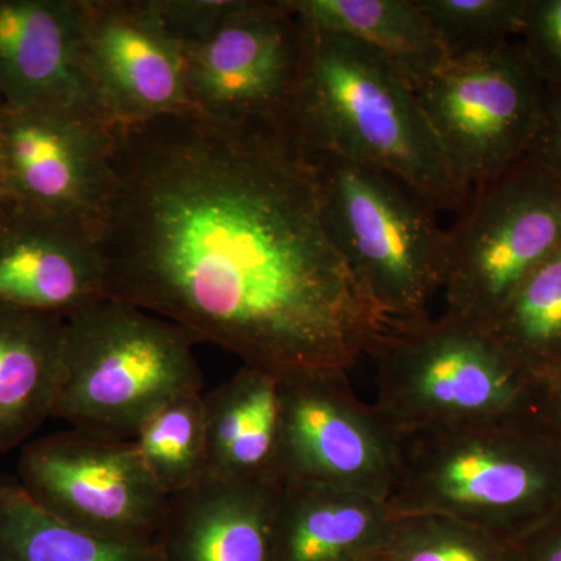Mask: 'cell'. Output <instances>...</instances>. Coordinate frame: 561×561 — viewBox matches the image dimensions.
<instances>
[{
  "instance_id": "6da1fadb",
  "label": "cell",
  "mask_w": 561,
  "mask_h": 561,
  "mask_svg": "<svg viewBox=\"0 0 561 561\" xmlns=\"http://www.w3.org/2000/svg\"><path fill=\"white\" fill-rule=\"evenodd\" d=\"M113 133L106 298L276 378L373 356L394 323L332 241L295 136L195 111Z\"/></svg>"
},
{
  "instance_id": "7a4b0ae2",
  "label": "cell",
  "mask_w": 561,
  "mask_h": 561,
  "mask_svg": "<svg viewBox=\"0 0 561 561\" xmlns=\"http://www.w3.org/2000/svg\"><path fill=\"white\" fill-rule=\"evenodd\" d=\"M393 432L394 516H446L516 542L561 508V434L538 413Z\"/></svg>"
},
{
  "instance_id": "3957f363",
  "label": "cell",
  "mask_w": 561,
  "mask_h": 561,
  "mask_svg": "<svg viewBox=\"0 0 561 561\" xmlns=\"http://www.w3.org/2000/svg\"><path fill=\"white\" fill-rule=\"evenodd\" d=\"M302 25L298 144L370 165L411 187L435 210L459 213L470 192L454 175L411 83L359 41Z\"/></svg>"
},
{
  "instance_id": "277c9868",
  "label": "cell",
  "mask_w": 561,
  "mask_h": 561,
  "mask_svg": "<svg viewBox=\"0 0 561 561\" xmlns=\"http://www.w3.org/2000/svg\"><path fill=\"white\" fill-rule=\"evenodd\" d=\"M183 47L192 111L297 138L305 25L287 0H154Z\"/></svg>"
},
{
  "instance_id": "5b68a950",
  "label": "cell",
  "mask_w": 561,
  "mask_h": 561,
  "mask_svg": "<svg viewBox=\"0 0 561 561\" xmlns=\"http://www.w3.org/2000/svg\"><path fill=\"white\" fill-rule=\"evenodd\" d=\"M60 389L51 419L133 440L158 409L202 391L194 345L180 324L105 298L66 317Z\"/></svg>"
},
{
  "instance_id": "8992f818",
  "label": "cell",
  "mask_w": 561,
  "mask_h": 561,
  "mask_svg": "<svg viewBox=\"0 0 561 561\" xmlns=\"http://www.w3.org/2000/svg\"><path fill=\"white\" fill-rule=\"evenodd\" d=\"M301 149L332 241L365 290L393 323L430 319L446 267L448 232L438 210L378 169L320 147Z\"/></svg>"
},
{
  "instance_id": "52a82bcc",
  "label": "cell",
  "mask_w": 561,
  "mask_h": 561,
  "mask_svg": "<svg viewBox=\"0 0 561 561\" xmlns=\"http://www.w3.org/2000/svg\"><path fill=\"white\" fill-rule=\"evenodd\" d=\"M371 359L378 368L373 405L394 431L540 411V383L482 324L446 313L394 323Z\"/></svg>"
},
{
  "instance_id": "ba28073f",
  "label": "cell",
  "mask_w": 561,
  "mask_h": 561,
  "mask_svg": "<svg viewBox=\"0 0 561 561\" xmlns=\"http://www.w3.org/2000/svg\"><path fill=\"white\" fill-rule=\"evenodd\" d=\"M446 232L445 313L489 327L519 284L561 249V183L524 157L471 187Z\"/></svg>"
},
{
  "instance_id": "9c48e42d",
  "label": "cell",
  "mask_w": 561,
  "mask_h": 561,
  "mask_svg": "<svg viewBox=\"0 0 561 561\" xmlns=\"http://www.w3.org/2000/svg\"><path fill=\"white\" fill-rule=\"evenodd\" d=\"M465 191L526 157L545 81L518 41L446 60L415 90Z\"/></svg>"
},
{
  "instance_id": "30bf717a",
  "label": "cell",
  "mask_w": 561,
  "mask_h": 561,
  "mask_svg": "<svg viewBox=\"0 0 561 561\" xmlns=\"http://www.w3.org/2000/svg\"><path fill=\"white\" fill-rule=\"evenodd\" d=\"M16 479L55 518L108 541L157 542L171 500L133 440L77 427L25 443Z\"/></svg>"
},
{
  "instance_id": "8fae6325",
  "label": "cell",
  "mask_w": 561,
  "mask_h": 561,
  "mask_svg": "<svg viewBox=\"0 0 561 561\" xmlns=\"http://www.w3.org/2000/svg\"><path fill=\"white\" fill-rule=\"evenodd\" d=\"M279 379L276 482H306L387 501L394 432L351 390L348 375L306 371Z\"/></svg>"
},
{
  "instance_id": "7c38bea8",
  "label": "cell",
  "mask_w": 561,
  "mask_h": 561,
  "mask_svg": "<svg viewBox=\"0 0 561 561\" xmlns=\"http://www.w3.org/2000/svg\"><path fill=\"white\" fill-rule=\"evenodd\" d=\"M113 127L98 111L3 105L5 197L99 234L114 187Z\"/></svg>"
},
{
  "instance_id": "4fadbf2b",
  "label": "cell",
  "mask_w": 561,
  "mask_h": 561,
  "mask_svg": "<svg viewBox=\"0 0 561 561\" xmlns=\"http://www.w3.org/2000/svg\"><path fill=\"white\" fill-rule=\"evenodd\" d=\"M81 61L113 125L192 111L183 47L154 0H79Z\"/></svg>"
},
{
  "instance_id": "5bb4252c",
  "label": "cell",
  "mask_w": 561,
  "mask_h": 561,
  "mask_svg": "<svg viewBox=\"0 0 561 561\" xmlns=\"http://www.w3.org/2000/svg\"><path fill=\"white\" fill-rule=\"evenodd\" d=\"M105 298L98 232L5 197L0 205V302L66 319Z\"/></svg>"
},
{
  "instance_id": "9a60e30c",
  "label": "cell",
  "mask_w": 561,
  "mask_h": 561,
  "mask_svg": "<svg viewBox=\"0 0 561 561\" xmlns=\"http://www.w3.org/2000/svg\"><path fill=\"white\" fill-rule=\"evenodd\" d=\"M0 99L102 114L81 61L79 0H0Z\"/></svg>"
},
{
  "instance_id": "2e32d148",
  "label": "cell",
  "mask_w": 561,
  "mask_h": 561,
  "mask_svg": "<svg viewBox=\"0 0 561 561\" xmlns=\"http://www.w3.org/2000/svg\"><path fill=\"white\" fill-rule=\"evenodd\" d=\"M279 482L205 479L172 494L160 537L162 561H271Z\"/></svg>"
},
{
  "instance_id": "e0dca14e",
  "label": "cell",
  "mask_w": 561,
  "mask_h": 561,
  "mask_svg": "<svg viewBox=\"0 0 561 561\" xmlns=\"http://www.w3.org/2000/svg\"><path fill=\"white\" fill-rule=\"evenodd\" d=\"M394 515L386 502L306 482H279L271 561H360L382 552Z\"/></svg>"
},
{
  "instance_id": "ac0fdd59",
  "label": "cell",
  "mask_w": 561,
  "mask_h": 561,
  "mask_svg": "<svg viewBox=\"0 0 561 561\" xmlns=\"http://www.w3.org/2000/svg\"><path fill=\"white\" fill-rule=\"evenodd\" d=\"M65 317L0 302V453L51 419L62 373Z\"/></svg>"
},
{
  "instance_id": "d6986e66",
  "label": "cell",
  "mask_w": 561,
  "mask_h": 561,
  "mask_svg": "<svg viewBox=\"0 0 561 561\" xmlns=\"http://www.w3.org/2000/svg\"><path fill=\"white\" fill-rule=\"evenodd\" d=\"M208 465L206 479L276 481L279 379L242 365L227 382L203 394Z\"/></svg>"
},
{
  "instance_id": "ffe728a7",
  "label": "cell",
  "mask_w": 561,
  "mask_h": 561,
  "mask_svg": "<svg viewBox=\"0 0 561 561\" xmlns=\"http://www.w3.org/2000/svg\"><path fill=\"white\" fill-rule=\"evenodd\" d=\"M305 24L381 54L413 90L448 60L419 0H287Z\"/></svg>"
},
{
  "instance_id": "44dd1931",
  "label": "cell",
  "mask_w": 561,
  "mask_h": 561,
  "mask_svg": "<svg viewBox=\"0 0 561 561\" xmlns=\"http://www.w3.org/2000/svg\"><path fill=\"white\" fill-rule=\"evenodd\" d=\"M0 561H162L158 542L102 540L55 518L0 474Z\"/></svg>"
},
{
  "instance_id": "7402d4cb",
  "label": "cell",
  "mask_w": 561,
  "mask_h": 561,
  "mask_svg": "<svg viewBox=\"0 0 561 561\" xmlns=\"http://www.w3.org/2000/svg\"><path fill=\"white\" fill-rule=\"evenodd\" d=\"M486 328L541 387L561 370V249L519 284Z\"/></svg>"
},
{
  "instance_id": "603a6c76",
  "label": "cell",
  "mask_w": 561,
  "mask_h": 561,
  "mask_svg": "<svg viewBox=\"0 0 561 561\" xmlns=\"http://www.w3.org/2000/svg\"><path fill=\"white\" fill-rule=\"evenodd\" d=\"M133 443L151 478L169 496L205 481L208 442L202 391L162 405L140 426Z\"/></svg>"
},
{
  "instance_id": "cb8c5ba5",
  "label": "cell",
  "mask_w": 561,
  "mask_h": 561,
  "mask_svg": "<svg viewBox=\"0 0 561 561\" xmlns=\"http://www.w3.org/2000/svg\"><path fill=\"white\" fill-rule=\"evenodd\" d=\"M391 561H518L515 542L438 515L394 516Z\"/></svg>"
},
{
  "instance_id": "d4e9b609",
  "label": "cell",
  "mask_w": 561,
  "mask_h": 561,
  "mask_svg": "<svg viewBox=\"0 0 561 561\" xmlns=\"http://www.w3.org/2000/svg\"><path fill=\"white\" fill-rule=\"evenodd\" d=\"M448 60L500 49L519 38L527 0H419Z\"/></svg>"
},
{
  "instance_id": "484cf974",
  "label": "cell",
  "mask_w": 561,
  "mask_h": 561,
  "mask_svg": "<svg viewBox=\"0 0 561 561\" xmlns=\"http://www.w3.org/2000/svg\"><path fill=\"white\" fill-rule=\"evenodd\" d=\"M516 41L545 83H561V0H527Z\"/></svg>"
},
{
  "instance_id": "4316f807",
  "label": "cell",
  "mask_w": 561,
  "mask_h": 561,
  "mask_svg": "<svg viewBox=\"0 0 561 561\" xmlns=\"http://www.w3.org/2000/svg\"><path fill=\"white\" fill-rule=\"evenodd\" d=\"M526 157L561 183V83H545L540 121Z\"/></svg>"
},
{
  "instance_id": "83f0119b",
  "label": "cell",
  "mask_w": 561,
  "mask_h": 561,
  "mask_svg": "<svg viewBox=\"0 0 561 561\" xmlns=\"http://www.w3.org/2000/svg\"><path fill=\"white\" fill-rule=\"evenodd\" d=\"M515 546L518 561H561V508Z\"/></svg>"
},
{
  "instance_id": "f1b7e54d",
  "label": "cell",
  "mask_w": 561,
  "mask_h": 561,
  "mask_svg": "<svg viewBox=\"0 0 561 561\" xmlns=\"http://www.w3.org/2000/svg\"><path fill=\"white\" fill-rule=\"evenodd\" d=\"M538 415L561 434V370L542 386Z\"/></svg>"
},
{
  "instance_id": "f546056e",
  "label": "cell",
  "mask_w": 561,
  "mask_h": 561,
  "mask_svg": "<svg viewBox=\"0 0 561 561\" xmlns=\"http://www.w3.org/2000/svg\"><path fill=\"white\" fill-rule=\"evenodd\" d=\"M3 105L5 103L0 99V125H2ZM3 201H5V187H3L2 162H0V205H2Z\"/></svg>"
},
{
  "instance_id": "4dcf8cb0",
  "label": "cell",
  "mask_w": 561,
  "mask_h": 561,
  "mask_svg": "<svg viewBox=\"0 0 561 561\" xmlns=\"http://www.w3.org/2000/svg\"><path fill=\"white\" fill-rule=\"evenodd\" d=\"M360 561H391L389 557L386 556V552L375 553V556L367 557V559Z\"/></svg>"
}]
</instances>
